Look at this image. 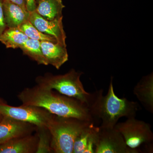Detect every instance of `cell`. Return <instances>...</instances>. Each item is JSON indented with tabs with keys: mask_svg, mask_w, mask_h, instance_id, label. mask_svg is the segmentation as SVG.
Masks as SVG:
<instances>
[{
	"mask_svg": "<svg viewBox=\"0 0 153 153\" xmlns=\"http://www.w3.org/2000/svg\"><path fill=\"white\" fill-rule=\"evenodd\" d=\"M8 1L19 6L24 10L28 11L27 8L26 0H8Z\"/></svg>",
	"mask_w": 153,
	"mask_h": 153,
	"instance_id": "obj_22",
	"label": "cell"
},
{
	"mask_svg": "<svg viewBox=\"0 0 153 153\" xmlns=\"http://www.w3.org/2000/svg\"><path fill=\"white\" fill-rule=\"evenodd\" d=\"M25 55H28L39 64L48 65L41 49V41L36 39H29L20 47Z\"/></svg>",
	"mask_w": 153,
	"mask_h": 153,
	"instance_id": "obj_16",
	"label": "cell"
},
{
	"mask_svg": "<svg viewBox=\"0 0 153 153\" xmlns=\"http://www.w3.org/2000/svg\"><path fill=\"white\" fill-rule=\"evenodd\" d=\"M140 152V150L129 147L122 135L114 128L99 127L95 153H138Z\"/></svg>",
	"mask_w": 153,
	"mask_h": 153,
	"instance_id": "obj_7",
	"label": "cell"
},
{
	"mask_svg": "<svg viewBox=\"0 0 153 153\" xmlns=\"http://www.w3.org/2000/svg\"><path fill=\"white\" fill-rule=\"evenodd\" d=\"M29 39L17 28H7L0 36V42L7 48L13 49L20 48Z\"/></svg>",
	"mask_w": 153,
	"mask_h": 153,
	"instance_id": "obj_15",
	"label": "cell"
},
{
	"mask_svg": "<svg viewBox=\"0 0 153 153\" xmlns=\"http://www.w3.org/2000/svg\"><path fill=\"white\" fill-rule=\"evenodd\" d=\"M2 117H1V118H0V120H1V119Z\"/></svg>",
	"mask_w": 153,
	"mask_h": 153,
	"instance_id": "obj_25",
	"label": "cell"
},
{
	"mask_svg": "<svg viewBox=\"0 0 153 153\" xmlns=\"http://www.w3.org/2000/svg\"><path fill=\"white\" fill-rule=\"evenodd\" d=\"M63 18L48 20L34 11L30 13L29 21L41 33L53 36L57 40V43L66 45V33L62 22Z\"/></svg>",
	"mask_w": 153,
	"mask_h": 153,
	"instance_id": "obj_8",
	"label": "cell"
},
{
	"mask_svg": "<svg viewBox=\"0 0 153 153\" xmlns=\"http://www.w3.org/2000/svg\"><path fill=\"white\" fill-rule=\"evenodd\" d=\"M7 28L4 17L2 0H0V36Z\"/></svg>",
	"mask_w": 153,
	"mask_h": 153,
	"instance_id": "obj_20",
	"label": "cell"
},
{
	"mask_svg": "<svg viewBox=\"0 0 153 153\" xmlns=\"http://www.w3.org/2000/svg\"><path fill=\"white\" fill-rule=\"evenodd\" d=\"M18 97L23 104L43 108L58 116L95 124L87 105L75 99L55 93L52 89L37 85L25 88Z\"/></svg>",
	"mask_w": 153,
	"mask_h": 153,
	"instance_id": "obj_1",
	"label": "cell"
},
{
	"mask_svg": "<svg viewBox=\"0 0 153 153\" xmlns=\"http://www.w3.org/2000/svg\"><path fill=\"white\" fill-rule=\"evenodd\" d=\"M91 123L74 118L54 115L48 127L52 138V153H73L76 137L84 128Z\"/></svg>",
	"mask_w": 153,
	"mask_h": 153,
	"instance_id": "obj_3",
	"label": "cell"
},
{
	"mask_svg": "<svg viewBox=\"0 0 153 153\" xmlns=\"http://www.w3.org/2000/svg\"><path fill=\"white\" fill-rule=\"evenodd\" d=\"M41 49L48 65L59 69L68 60L66 45L48 41H41Z\"/></svg>",
	"mask_w": 153,
	"mask_h": 153,
	"instance_id": "obj_11",
	"label": "cell"
},
{
	"mask_svg": "<svg viewBox=\"0 0 153 153\" xmlns=\"http://www.w3.org/2000/svg\"><path fill=\"white\" fill-rule=\"evenodd\" d=\"M4 17L7 27H19L29 20L30 13L8 0H2Z\"/></svg>",
	"mask_w": 153,
	"mask_h": 153,
	"instance_id": "obj_13",
	"label": "cell"
},
{
	"mask_svg": "<svg viewBox=\"0 0 153 153\" xmlns=\"http://www.w3.org/2000/svg\"><path fill=\"white\" fill-rule=\"evenodd\" d=\"M2 117V116L0 115V118H1V117Z\"/></svg>",
	"mask_w": 153,
	"mask_h": 153,
	"instance_id": "obj_24",
	"label": "cell"
},
{
	"mask_svg": "<svg viewBox=\"0 0 153 153\" xmlns=\"http://www.w3.org/2000/svg\"><path fill=\"white\" fill-rule=\"evenodd\" d=\"M40 0H36V2H37V3H38V2L39 1H40Z\"/></svg>",
	"mask_w": 153,
	"mask_h": 153,
	"instance_id": "obj_23",
	"label": "cell"
},
{
	"mask_svg": "<svg viewBox=\"0 0 153 153\" xmlns=\"http://www.w3.org/2000/svg\"><path fill=\"white\" fill-rule=\"evenodd\" d=\"M134 94L148 111L153 113V73L143 76L133 89Z\"/></svg>",
	"mask_w": 153,
	"mask_h": 153,
	"instance_id": "obj_12",
	"label": "cell"
},
{
	"mask_svg": "<svg viewBox=\"0 0 153 153\" xmlns=\"http://www.w3.org/2000/svg\"><path fill=\"white\" fill-rule=\"evenodd\" d=\"M27 10L29 13L36 11L37 4L36 0H26Z\"/></svg>",
	"mask_w": 153,
	"mask_h": 153,
	"instance_id": "obj_21",
	"label": "cell"
},
{
	"mask_svg": "<svg viewBox=\"0 0 153 153\" xmlns=\"http://www.w3.org/2000/svg\"><path fill=\"white\" fill-rule=\"evenodd\" d=\"M99 129L94 124L90 123L80 132L74 141L73 153H83L90 137Z\"/></svg>",
	"mask_w": 153,
	"mask_h": 153,
	"instance_id": "obj_17",
	"label": "cell"
},
{
	"mask_svg": "<svg viewBox=\"0 0 153 153\" xmlns=\"http://www.w3.org/2000/svg\"><path fill=\"white\" fill-rule=\"evenodd\" d=\"M82 72L71 69L62 75L45 74L36 78L37 85L50 89H55L59 93L72 97L86 104L88 106L91 97V93L84 89L80 80Z\"/></svg>",
	"mask_w": 153,
	"mask_h": 153,
	"instance_id": "obj_4",
	"label": "cell"
},
{
	"mask_svg": "<svg viewBox=\"0 0 153 153\" xmlns=\"http://www.w3.org/2000/svg\"><path fill=\"white\" fill-rule=\"evenodd\" d=\"M102 89L96 90L91 93L88 107L95 123L101 121L100 127L113 128L120 119L123 117H135L139 109L136 102L130 101L116 95L111 77L108 93L103 95Z\"/></svg>",
	"mask_w": 153,
	"mask_h": 153,
	"instance_id": "obj_2",
	"label": "cell"
},
{
	"mask_svg": "<svg viewBox=\"0 0 153 153\" xmlns=\"http://www.w3.org/2000/svg\"><path fill=\"white\" fill-rule=\"evenodd\" d=\"M36 126L8 117L0 120V144L10 140L32 133Z\"/></svg>",
	"mask_w": 153,
	"mask_h": 153,
	"instance_id": "obj_9",
	"label": "cell"
},
{
	"mask_svg": "<svg viewBox=\"0 0 153 153\" xmlns=\"http://www.w3.org/2000/svg\"><path fill=\"white\" fill-rule=\"evenodd\" d=\"M54 115L40 107L24 104L13 106L0 101V115L28 123L36 127L48 128Z\"/></svg>",
	"mask_w": 153,
	"mask_h": 153,
	"instance_id": "obj_5",
	"label": "cell"
},
{
	"mask_svg": "<svg viewBox=\"0 0 153 153\" xmlns=\"http://www.w3.org/2000/svg\"><path fill=\"white\" fill-rule=\"evenodd\" d=\"M38 143L36 153H52L51 135L47 127H36Z\"/></svg>",
	"mask_w": 153,
	"mask_h": 153,
	"instance_id": "obj_19",
	"label": "cell"
},
{
	"mask_svg": "<svg viewBox=\"0 0 153 153\" xmlns=\"http://www.w3.org/2000/svg\"><path fill=\"white\" fill-rule=\"evenodd\" d=\"M38 4L36 11L44 19L53 20L63 18L65 6L62 0H40Z\"/></svg>",
	"mask_w": 153,
	"mask_h": 153,
	"instance_id": "obj_14",
	"label": "cell"
},
{
	"mask_svg": "<svg viewBox=\"0 0 153 153\" xmlns=\"http://www.w3.org/2000/svg\"><path fill=\"white\" fill-rule=\"evenodd\" d=\"M37 143V134L17 137L0 144V153H36Z\"/></svg>",
	"mask_w": 153,
	"mask_h": 153,
	"instance_id": "obj_10",
	"label": "cell"
},
{
	"mask_svg": "<svg viewBox=\"0 0 153 153\" xmlns=\"http://www.w3.org/2000/svg\"><path fill=\"white\" fill-rule=\"evenodd\" d=\"M25 34L28 38L40 41H48L56 43L57 40L53 36L41 33L28 20L17 28Z\"/></svg>",
	"mask_w": 153,
	"mask_h": 153,
	"instance_id": "obj_18",
	"label": "cell"
},
{
	"mask_svg": "<svg viewBox=\"0 0 153 153\" xmlns=\"http://www.w3.org/2000/svg\"><path fill=\"white\" fill-rule=\"evenodd\" d=\"M114 128L121 134L126 145L132 149L140 150L142 145L153 142V133L150 125L135 117L117 123Z\"/></svg>",
	"mask_w": 153,
	"mask_h": 153,
	"instance_id": "obj_6",
	"label": "cell"
}]
</instances>
